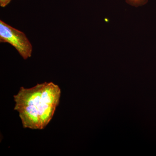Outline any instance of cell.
Segmentation results:
<instances>
[{
	"instance_id": "cell-1",
	"label": "cell",
	"mask_w": 156,
	"mask_h": 156,
	"mask_svg": "<svg viewBox=\"0 0 156 156\" xmlns=\"http://www.w3.org/2000/svg\"><path fill=\"white\" fill-rule=\"evenodd\" d=\"M61 90L53 82L37 84L30 88L20 87L14 96V110L18 112L23 128L44 129L59 105Z\"/></svg>"
},
{
	"instance_id": "cell-2",
	"label": "cell",
	"mask_w": 156,
	"mask_h": 156,
	"mask_svg": "<svg viewBox=\"0 0 156 156\" xmlns=\"http://www.w3.org/2000/svg\"><path fill=\"white\" fill-rule=\"evenodd\" d=\"M0 42L12 45L25 60L31 56L32 45L25 34L2 20H0Z\"/></svg>"
},
{
	"instance_id": "cell-3",
	"label": "cell",
	"mask_w": 156,
	"mask_h": 156,
	"mask_svg": "<svg viewBox=\"0 0 156 156\" xmlns=\"http://www.w3.org/2000/svg\"><path fill=\"white\" fill-rule=\"evenodd\" d=\"M11 0H0V6L2 8H4L11 2Z\"/></svg>"
}]
</instances>
